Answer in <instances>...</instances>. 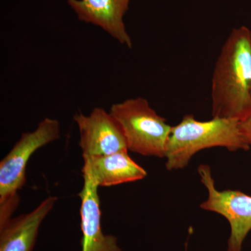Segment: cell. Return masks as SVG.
<instances>
[{
    "instance_id": "1",
    "label": "cell",
    "mask_w": 251,
    "mask_h": 251,
    "mask_svg": "<svg viewBox=\"0 0 251 251\" xmlns=\"http://www.w3.org/2000/svg\"><path fill=\"white\" fill-rule=\"evenodd\" d=\"M213 118L242 122L251 113V31L234 28L221 49L211 80Z\"/></svg>"
},
{
    "instance_id": "2",
    "label": "cell",
    "mask_w": 251,
    "mask_h": 251,
    "mask_svg": "<svg viewBox=\"0 0 251 251\" xmlns=\"http://www.w3.org/2000/svg\"><path fill=\"white\" fill-rule=\"evenodd\" d=\"M240 122L226 118L201 122L193 115H186L172 128L165 156L167 169H183L196 153L204 149L221 147L230 151L249 150L251 146L243 137Z\"/></svg>"
},
{
    "instance_id": "3",
    "label": "cell",
    "mask_w": 251,
    "mask_h": 251,
    "mask_svg": "<svg viewBox=\"0 0 251 251\" xmlns=\"http://www.w3.org/2000/svg\"><path fill=\"white\" fill-rule=\"evenodd\" d=\"M109 112L121 127L128 150L145 156L165 158L173 126L146 99H126L113 104Z\"/></svg>"
},
{
    "instance_id": "4",
    "label": "cell",
    "mask_w": 251,
    "mask_h": 251,
    "mask_svg": "<svg viewBox=\"0 0 251 251\" xmlns=\"http://www.w3.org/2000/svg\"><path fill=\"white\" fill-rule=\"evenodd\" d=\"M60 138V123L46 117L35 130L23 133L0 162V204L19 200L17 192L26 182L28 161L36 150Z\"/></svg>"
},
{
    "instance_id": "5",
    "label": "cell",
    "mask_w": 251,
    "mask_h": 251,
    "mask_svg": "<svg viewBox=\"0 0 251 251\" xmlns=\"http://www.w3.org/2000/svg\"><path fill=\"white\" fill-rule=\"evenodd\" d=\"M198 173L208 192L207 199L201 208L217 213L228 221L231 233L227 251H242L243 242L251 230V196L233 190L219 191L207 165L198 167Z\"/></svg>"
},
{
    "instance_id": "6",
    "label": "cell",
    "mask_w": 251,
    "mask_h": 251,
    "mask_svg": "<svg viewBox=\"0 0 251 251\" xmlns=\"http://www.w3.org/2000/svg\"><path fill=\"white\" fill-rule=\"evenodd\" d=\"M74 120L78 128L83 159L128 150L121 127L105 109L97 107L88 115L78 112Z\"/></svg>"
},
{
    "instance_id": "7",
    "label": "cell",
    "mask_w": 251,
    "mask_h": 251,
    "mask_svg": "<svg viewBox=\"0 0 251 251\" xmlns=\"http://www.w3.org/2000/svg\"><path fill=\"white\" fill-rule=\"evenodd\" d=\"M130 0H67L79 21L101 28L128 49L133 47L124 17Z\"/></svg>"
},
{
    "instance_id": "8",
    "label": "cell",
    "mask_w": 251,
    "mask_h": 251,
    "mask_svg": "<svg viewBox=\"0 0 251 251\" xmlns=\"http://www.w3.org/2000/svg\"><path fill=\"white\" fill-rule=\"evenodd\" d=\"M82 176L99 186L108 187L143 179L148 173L129 156L128 150L84 158Z\"/></svg>"
},
{
    "instance_id": "9",
    "label": "cell",
    "mask_w": 251,
    "mask_h": 251,
    "mask_svg": "<svg viewBox=\"0 0 251 251\" xmlns=\"http://www.w3.org/2000/svg\"><path fill=\"white\" fill-rule=\"evenodd\" d=\"M83 187L78 194L81 201L82 251H122L116 237L102 232L99 186L87 176H83Z\"/></svg>"
},
{
    "instance_id": "10",
    "label": "cell",
    "mask_w": 251,
    "mask_h": 251,
    "mask_svg": "<svg viewBox=\"0 0 251 251\" xmlns=\"http://www.w3.org/2000/svg\"><path fill=\"white\" fill-rule=\"evenodd\" d=\"M57 201L49 196L34 210L0 226V251H32L41 224Z\"/></svg>"
},
{
    "instance_id": "11",
    "label": "cell",
    "mask_w": 251,
    "mask_h": 251,
    "mask_svg": "<svg viewBox=\"0 0 251 251\" xmlns=\"http://www.w3.org/2000/svg\"><path fill=\"white\" fill-rule=\"evenodd\" d=\"M240 129L244 140L251 146V113L245 120L240 122Z\"/></svg>"
}]
</instances>
